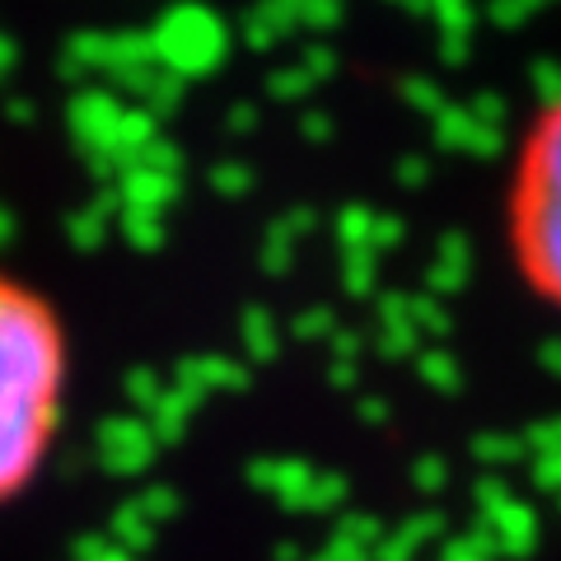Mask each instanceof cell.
<instances>
[{"label":"cell","instance_id":"cell-1","mask_svg":"<svg viewBox=\"0 0 561 561\" xmlns=\"http://www.w3.org/2000/svg\"><path fill=\"white\" fill-rule=\"evenodd\" d=\"M76 393V332L38 276L0 257V511L43 486Z\"/></svg>","mask_w":561,"mask_h":561},{"label":"cell","instance_id":"cell-2","mask_svg":"<svg viewBox=\"0 0 561 561\" xmlns=\"http://www.w3.org/2000/svg\"><path fill=\"white\" fill-rule=\"evenodd\" d=\"M496 239L519 295L561 319V84L519 122L505 154Z\"/></svg>","mask_w":561,"mask_h":561}]
</instances>
